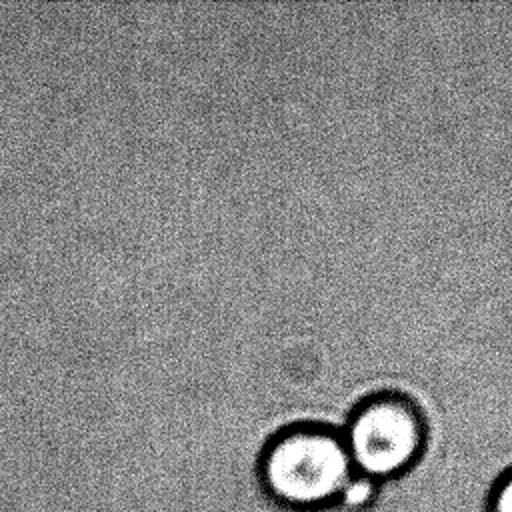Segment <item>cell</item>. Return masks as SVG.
<instances>
[{
	"instance_id": "cell-3",
	"label": "cell",
	"mask_w": 512,
	"mask_h": 512,
	"mask_svg": "<svg viewBox=\"0 0 512 512\" xmlns=\"http://www.w3.org/2000/svg\"><path fill=\"white\" fill-rule=\"evenodd\" d=\"M488 512H512V470H508L492 488Z\"/></svg>"
},
{
	"instance_id": "cell-2",
	"label": "cell",
	"mask_w": 512,
	"mask_h": 512,
	"mask_svg": "<svg viewBox=\"0 0 512 512\" xmlns=\"http://www.w3.org/2000/svg\"><path fill=\"white\" fill-rule=\"evenodd\" d=\"M340 434L354 470L376 482H390L412 470L430 440L422 410L398 392L364 398L350 412Z\"/></svg>"
},
{
	"instance_id": "cell-1",
	"label": "cell",
	"mask_w": 512,
	"mask_h": 512,
	"mask_svg": "<svg viewBox=\"0 0 512 512\" xmlns=\"http://www.w3.org/2000/svg\"><path fill=\"white\" fill-rule=\"evenodd\" d=\"M354 474L340 430L320 422H298L274 432L258 456L262 488L290 510L334 504Z\"/></svg>"
}]
</instances>
